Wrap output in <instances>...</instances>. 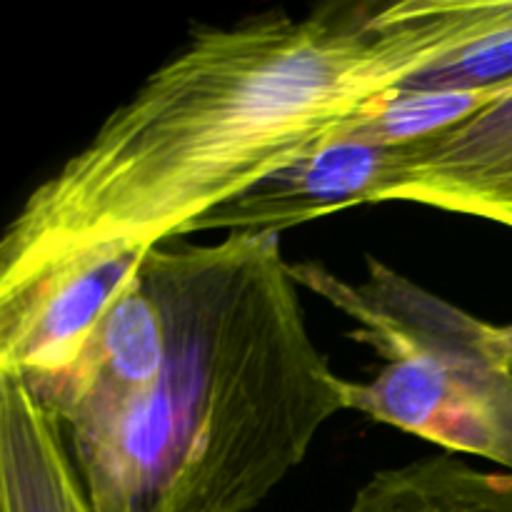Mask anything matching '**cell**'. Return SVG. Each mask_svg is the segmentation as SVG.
I'll list each match as a JSON object with an SVG mask.
<instances>
[{"mask_svg":"<svg viewBox=\"0 0 512 512\" xmlns=\"http://www.w3.org/2000/svg\"><path fill=\"white\" fill-rule=\"evenodd\" d=\"M343 512H512V473L440 453L375 473Z\"/></svg>","mask_w":512,"mask_h":512,"instance_id":"cell-7","label":"cell"},{"mask_svg":"<svg viewBox=\"0 0 512 512\" xmlns=\"http://www.w3.org/2000/svg\"><path fill=\"white\" fill-rule=\"evenodd\" d=\"M158 368L40 405L93 512H253L308 458L350 380L313 343L275 230L150 245Z\"/></svg>","mask_w":512,"mask_h":512,"instance_id":"cell-2","label":"cell"},{"mask_svg":"<svg viewBox=\"0 0 512 512\" xmlns=\"http://www.w3.org/2000/svg\"><path fill=\"white\" fill-rule=\"evenodd\" d=\"M378 203H418L512 228V90L430 140Z\"/></svg>","mask_w":512,"mask_h":512,"instance_id":"cell-5","label":"cell"},{"mask_svg":"<svg viewBox=\"0 0 512 512\" xmlns=\"http://www.w3.org/2000/svg\"><path fill=\"white\" fill-rule=\"evenodd\" d=\"M428 143V140H425ZM425 143L393 145L358 133L350 125L345 133L320 145L298 163L278 170L218 205L195 223V230H275L318 220L335 210L363 203H378L418 160Z\"/></svg>","mask_w":512,"mask_h":512,"instance_id":"cell-4","label":"cell"},{"mask_svg":"<svg viewBox=\"0 0 512 512\" xmlns=\"http://www.w3.org/2000/svg\"><path fill=\"white\" fill-rule=\"evenodd\" d=\"M512 0L328 3L305 18L198 25L98 133L40 180L0 240V293L55 263L193 233L468 48Z\"/></svg>","mask_w":512,"mask_h":512,"instance_id":"cell-1","label":"cell"},{"mask_svg":"<svg viewBox=\"0 0 512 512\" xmlns=\"http://www.w3.org/2000/svg\"><path fill=\"white\" fill-rule=\"evenodd\" d=\"M500 343H503L505 353L512 360V325H500Z\"/></svg>","mask_w":512,"mask_h":512,"instance_id":"cell-8","label":"cell"},{"mask_svg":"<svg viewBox=\"0 0 512 512\" xmlns=\"http://www.w3.org/2000/svg\"><path fill=\"white\" fill-rule=\"evenodd\" d=\"M0 512H93L63 430L0 373Z\"/></svg>","mask_w":512,"mask_h":512,"instance_id":"cell-6","label":"cell"},{"mask_svg":"<svg viewBox=\"0 0 512 512\" xmlns=\"http://www.w3.org/2000/svg\"><path fill=\"white\" fill-rule=\"evenodd\" d=\"M290 270L300 288L348 315L350 335L385 360L370 383L350 380V410L512 473V360L500 325L465 313L383 260L370 258L360 283L320 263H290Z\"/></svg>","mask_w":512,"mask_h":512,"instance_id":"cell-3","label":"cell"}]
</instances>
